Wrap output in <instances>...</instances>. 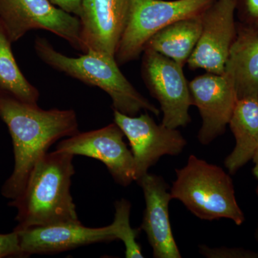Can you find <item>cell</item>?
Masks as SVG:
<instances>
[{"mask_svg": "<svg viewBox=\"0 0 258 258\" xmlns=\"http://www.w3.org/2000/svg\"><path fill=\"white\" fill-rule=\"evenodd\" d=\"M0 118L9 129L14 149L15 167L2 189L12 200L23 192L37 161L57 141L78 134L74 110H43L0 91Z\"/></svg>", "mask_w": 258, "mask_h": 258, "instance_id": "1", "label": "cell"}, {"mask_svg": "<svg viewBox=\"0 0 258 258\" xmlns=\"http://www.w3.org/2000/svg\"><path fill=\"white\" fill-rule=\"evenodd\" d=\"M74 158L55 150L37 161L23 192L10 203L18 210L14 230L80 221L71 194Z\"/></svg>", "mask_w": 258, "mask_h": 258, "instance_id": "2", "label": "cell"}, {"mask_svg": "<svg viewBox=\"0 0 258 258\" xmlns=\"http://www.w3.org/2000/svg\"><path fill=\"white\" fill-rule=\"evenodd\" d=\"M37 55L54 69L86 84L96 86L109 95L113 110L135 116L142 111L159 115L160 111L134 87L119 69L115 57L88 50L79 57H71L55 50L46 39L37 37Z\"/></svg>", "mask_w": 258, "mask_h": 258, "instance_id": "3", "label": "cell"}, {"mask_svg": "<svg viewBox=\"0 0 258 258\" xmlns=\"http://www.w3.org/2000/svg\"><path fill=\"white\" fill-rule=\"evenodd\" d=\"M176 173L171 197L193 215L203 220L227 218L242 225L244 215L236 200L233 182L221 167L191 155Z\"/></svg>", "mask_w": 258, "mask_h": 258, "instance_id": "4", "label": "cell"}, {"mask_svg": "<svg viewBox=\"0 0 258 258\" xmlns=\"http://www.w3.org/2000/svg\"><path fill=\"white\" fill-rule=\"evenodd\" d=\"M215 0H132L128 23L115 58L119 66L139 58L148 40L161 29L200 16Z\"/></svg>", "mask_w": 258, "mask_h": 258, "instance_id": "5", "label": "cell"}, {"mask_svg": "<svg viewBox=\"0 0 258 258\" xmlns=\"http://www.w3.org/2000/svg\"><path fill=\"white\" fill-rule=\"evenodd\" d=\"M0 23L11 42L18 41L30 30L40 29L86 52L79 18L56 8L49 0H0Z\"/></svg>", "mask_w": 258, "mask_h": 258, "instance_id": "6", "label": "cell"}, {"mask_svg": "<svg viewBox=\"0 0 258 258\" xmlns=\"http://www.w3.org/2000/svg\"><path fill=\"white\" fill-rule=\"evenodd\" d=\"M142 77L152 96L159 102L163 125L171 128L186 126L191 122L192 106L189 83L182 66L154 51H144Z\"/></svg>", "mask_w": 258, "mask_h": 258, "instance_id": "7", "label": "cell"}, {"mask_svg": "<svg viewBox=\"0 0 258 258\" xmlns=\"http://www.w3.org/2000/svg\"><path fill=\"white\" fill-rule=\"evenodd\" d=\"M113 120L130 143L136 181L147 174L162 156L178 155L187 144L177 128L157 124L147 113L130 116L113 110Z\"/></svg>", "mask_w": 258, "mask_h": 258, "instance_id": "8", "label": "cell"}, {"mask_svg": "<svg viewBox=\"0 0 258 258\" xmlns=\"http://www.w3.org/2000/svg\"><path fill=\"white\" fill-rule=\"evenodd\" d=\"M234 0H215L201 15L200 38L186 64L191 70L225 74L237 37Z\"/></svg>", "mask_w": 258, "mask_h": 258, "instance_id": "9", "label": "cell"}, {"mask_svg": "<svg viewBox=\"0 0 258 258\" xmlns=\"http://www.w3.org/2000/svg\"><path fill=\"white\" fill-rule=\"evenodd\" d=\"M124 136L119 126L113 123L62 139L55 150L101 161L115 182L125 187L134 181V161L132 151L123 141Z\"/></svg>", "mask_w": 258, "mask_h": 258, "instance_id": "10", "label": "cell"}, {"mask_svg": "<svg viewBox=\"0 0 258 258\" xmlns=\"http://www.w3.org/2000/svg\"><path fill=\"white\" fill-rule=\"evenodd\" d=\"M194 106L198 107L203 125L198 134L203 145L224 134L237 103L235 81L230 73L217 75L208 73L189 83Z\"/></svg>", "mask_w": 258, "mask_h": 258, "instance_id": "11", "label": "cell"}, {"mask_svg": "<svg viewBox=\"0 0 258 258\" xmlns=\"http://www.w3.org/2000/svg\"><path fill=\"white\" fill-rule=\"evenodd\" d=\"M16 232L23 257L60 253L82 246L117 240L112 223L97 228L86 227L81 221L63 222Z\"/></svg>", "mask_w": 258, "mask_h": 258, "instance_id": "12", "label": "cell"}, {"mask_svg": "<svg viewBox=\"0 0 258 258\" xmlns=\"http://www.w3.org/2000/svg\"><path fill=\"white\" fill-rule=\"evenodd\" d=\"M132 0H83L79 19L86 49L115 57Z\"/></svg>", "mask_w": 258, "mask_h": 258, "instance_id": "13", "label": "cell"}, {"mask_svg": "<svg viewBox=\"0 0 258 258\" xmlns=\"http://www.w3.org/2000/svg\"><path fill=\"white\" fill-rule=\"evenodd\" d=\"M143 190L146 208L140 228L146 232L155 258H181L169 220V205L172 197L160 176L149 172L137 181Z\"/></svg>", "mask_w": 258, "mask_h": 258, "instance_id": "14", "label": "cell"}, {"mask_svg": "<svg viewBox=\"0 0 258 258\" xmlns=\"http://www.w3.org/2000/svg\"><path fill=\"white\" fill-rule=\"evenodd\" d=\"M237 30L225 71L233 78L238 99L258 98V33L240 24Z\"/></svg>", "mask_w": 258, "mask_h": 258, "instance_id": "15", "label": "cell"}, {"mask_svg": "<svg viewBox=\"0 0 258 258\" xmlns=\"http://www.w3.org/2000/svg\"><path fill=\"white\" fill-rule=\"evenodd\" d=\"M229 125L235 146L226 158L225 166L234 174L252 159L258 145V98L237 99Z\"/></svg>", "mask_w": 258, "mask_h": 258, "instance_id": "16", "label": "cell"}, {"mask_svg": "<svg viewBox=\"0 0 258 258\" xmlns=\"http://www.w3.org/2000/svg\"><path fill=\"white\" fill-rule=\"evenodd\" d=\"M201 15L179 20L161 29L148 40L144 51H154L184 67L201 34Z\"/></svg>", "mask_w": 258, "mask_h": 258, "instance_id": "17", "label": "cell"}, {"mask_svg": "<svg viewBox=\"0 0 258 258\" xmlns=\"http://www.w3.org/2000/svg\"><path fill=\"white\" fill-rule=\"evenodd\" d=\"M11 41L0 23V91L20 101L37 104L40 93L19 69L11 49Z\"/></svg>", "mask_w": 258, "mask_h": 258, "instance_id": "18", "label": "cell"}, {"mask_svg": "<svg viewBox=\"0 0 258 258\" xmlns=\"http://www.w3.org/2000/svg\"><path fill=\"white\" fill-rule=\"evenodd\" d=\"M114 206V220L112 224L115 227L117 240H121L124 244L125 257H144L141 246L136 240L142 229L132 228L129 221L132 205L128 200L121 199L115 202Z\"/></svg>", "mask_w": 258, "mask_h": 258, "instance_id": "19", "label": "cell"}, {"mask_svg": "<svg viewBox=\"0 0 258 258\" xmlns=\"http://www.w3.org/2000/svg\"><path fill=\"white\" fill-rule=\"evenodd\" d=\"M240 25L258 33V0H234Z\"/></svg>", "mask_w": 258, "mask_h": 258, "instance_id": "20", "label": "cell"}, {"mask_svg": "<svg viewBox=\"0 0 258 258\" xmlns=\"http://www.w3.org/2000/svg\"><path fill=\"white\" fill-rule=\"evenodd\" d=\"M199 251L208 258H258V252L242 247H211L200 244Z\"/></svg>", "mask_w": 258, "mask_h": 258, "instance_id": "21", "label": "cell"}, {"mask_svg": "<svg viewBox=\"0 0 258 258\" xmlns=\"http://www.w3.org/2000/svg\"><path fill=\"white\" fill-rule=\"evenodd\" d=\"M23 257L18 232L0 234V258Z\"/></svg>", "mask_w": 258, "mask_h": 258, "instance_id": "22", "label": "cell"}, {"mask_svg": "<svg viewBox=\"0 0 258 258\" xmlns=\"http://www.w3.org/2000/svg\"><path fill=\"white\" fill-rule=\"evenodd\" d=\"M52 5L58 7L66 13L79 18L82 8L83 0H49Z\"/></svg>", "mask_w": 258, "mask_h": 258, "instance_id": "23", "label": "cell"}, {"mask_svg": "<svg viewBox=\"0 0 258 258\" xmlns=\"http://www.w3.org/2000/svg\"><path fill=\"white\" fill-rule=\"evenodd\" d=\"M252 161L254 163V167L252 169V173H253L254 176L258 179V145L256 148L255 152L252 157Z\"/></svg>", "mask_w": 258, "mask_h": 258, "instance_id": "24", "label": "cell"}, {"mask_svg": "<svg viewBox=\"0 0 258 258\" xmlns=\"http://www.w3.org/2000/svg\"><path fill=\"white\" fill-rule=\"evenodd\" d=\"M254 237H255L256 240H257L258 242V225L257 228H256L255 233H254Z\"/></svg>", "mask_w": 258, "mask_h": 258, "instance_id": "25", "label": "cell"}, {"mask_svg": "<svg viewBox=\"0 0 258 258\" xmlns=\"http://www.w3.org/2000/svg\"><path fill=\"white\" fill-rule=\"evenodd\" d=\"M256 192H257V196H258V186H257V190H256Z\"/></svg>", "mask_w": 258, "mask_h": 258, "instance_id": "26", "label": "cell"}]
</instances>
